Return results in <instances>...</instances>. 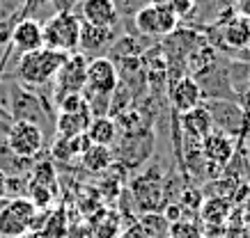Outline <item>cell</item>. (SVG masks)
<instances>
[{
  "instance_id": "37",
  "label": "cell",
  "mask_w": 250,
  "mask_h": 238,
  "mask_svg": "<svg viewBox=\"0 0 250 238\" xmlns=\"http://www.w3.org/2000/svg\"><path fill=\"white\" fill-rule=\"evenodd\" d=\"M248 122H250V115H248Z\"/></svg>"
},
{
  "instance_id": "22",
  "label": "cell",
  "mask_w": 250,
  "mask_h": 238,
  "mask_svg": "<svg viewBox=\"0 0 250 238\" xmlns=\"http://www.w3.org/2000/svg\"><path fill=\"white\" fill-rule=\"evenodd\" d=\"M147 48L145 44L140 41V37H131V35H124V37H117L113 41V46L108 48V55L110 60L117 64V62H124V60H133V57H140Z\"/></svg>"
},
{
  "instance_id": "14",
  "label": "cell",
  "mask_w": 250,
  "mask_h": 238,
  "mask_svg": "<svg viewBox=\"0 0 250 238\" xmlns=\"http://www.w3.org/2000/svg\"><path fill=\"white\" fill-rule=\"evenodd\" d=\"M115 39H117V35H115L113 28H99V25L83 23L81 25V39H78V53H83L85 57L87 55L101 57L99 53L108 51Z\"/></svg>"
},
{
  "instance_id": "11",
  "label": "cell",
  "mask_w": 250,
  "mask_h": 238,
  "mask_svg": "<svg viewBox=\"0 0 250 238\" xmlns=\"http://www.w3.org/2000/svg\"><path fill=\"white\" fill-rule=\"evenodd\" d=\"M120 85V71L110 57H92L87 62V83L83 92L99 94V96H113V92Z\"/></svg>"
},
{
  "instance_id": "31",
  "label": "cell",
  "mask_w": 250,
  "mask_h": 238,
  "mask_svg": "<svg viewBox=\"0 0 250 238\" xmlns=\"http://www.w3.org/2000/svg\"><path fill=\"white\" fill-rule=\"evenodd\" d=\"M5 185H7V174L0 169V200H5Z\"/></svg>"
},
{
  "instance_id": "5",
  "label": "cell",
  "mask_w": 250,
  "mask_h": 238,
  "mask_svg": "<svg viewBox=\"0 0 250 238\" xmlns=\"http://www.w3.org/2000/svg\"><path fill=\"white\" fill-rule=\"evenodd\" d=\"M37 218V208L32 206L28 197L5 200L0 206V236L2 238H21L32 229Z\"/></svg>"
},
{
  "instance_id": "3",
  "label": "cell",
  "mask_w": 250,
  "mask_h": 238,
  "mask_svg": "<svg viewBox=\"0 0 250 238\" xmlns=\"http://www.w3.org/2000/svg\"><path fill=\"white\" fill-rule=\"evenodd\" d=\"M42 25H44V48H51V51H58L64 55L78 53V39H81L83 21L74 12L53 14Z\"/></svg>"
},
{
  "instance_id": "26",
  "label": "cell",
  "mask_w": 250,
  "mask_h": 238,
  "mask_svg": "<svg viewBox=\"0 0 250 238\" xmlns=\"http://www.w3.org/2000/svg\"><path fill=\"white\" fill-rule=\"evenodd\" d=\"M55 106L60 112H81V110H87V99L85 94H64L55 101Z\"/></svg>"
},
{
  "instance_id": "17",
  "label": "cell",
  "mask_w": 250,
  "mask_h": 238,
  "mask_svg": "<svg viewBox=\"0 0 250 238\" xmlns=\"http://www.w3.org/2000/svg\"><path fill=\"white\" fill-rule=\"evenodd\" d=\"M179 124H182L184 138L200 140V142L213 131L211 115H209V110H207L205 103H200L197 108H193V110H188V112L179 115Z\"/></svg>"
},
{
  "instance_id": "1",
  "label": "cell",
  "mask_w": 250,
  "mask_h": 238,
  "mask_svg": "<svg viewBox=\"0 0 250 238\" xmlns=\"http://www.w3.org/2000/svg\"><path fill=\"white\" fill-rule=\"evenodd\" d=\"M67 57L69 55L51 51V48L23 53L19 55V62H16V78L25 87H44V85L53 83L55 73L60 71Z\"/></svg>"
},
{
  "instance_id": "23",
  "label": "cell",
  "mask_w": 250,
  "mask_h": 238,
  "mask_svg": "<svg viewBox=\"0 0 250 238\" xmlns=\"http://www.w3.org/2000/svg\"><path fill=\"white\" fill-rule=\"evenodd\" d=\"M30 183H39V185H46V188H58V172H55V165L53 161H39V163H32V169H30V177H28Z\"/></svg>"
},
{
  "instance_id": "25",
  "label": "cell",
  "mask_w": 250,
  "mask_h": 238,
  "mask_svg": "<svg viewBox=\"0 0 250 238\" xmlns=\"http://www.w3.org/2000/svg\"><path fill=\"white\" fill-rule=\"evenodd\" d=\"M28 200L32 201V206L37 211H44L53 204L55 200V190L53 188H46V185H39V183H30L28 181Z\"/></svg>"
},
{
  "instance_id": "21",
  "label": "cell",
  "mask_w": 250,
  "mask_h": 238,
  "mask_svg": "<svg viewBox=\"0 0 250 238\" xmlns=\"http://www.w3.org/2000/svg\"><path fill=\"white\" fill-rule=\"evenodd\" d=\"M113 163H115V158H113V149H110V146L90 145L83 154H81V165H83V169L92 172V174H104V172H108Z\"/></svg>"
},
{
  "instance_id": "6",
  "label": "cell",
  "mask_w": 250,
  "mask_h": 238,
  "mask_svg": "<svg viewBox=\"0 0 250 238\" xmlns=\"http://www.w3.org/2000/svg\"><path fill=\"white\" fill-rule=\"evenodd\" d=\"M211 115L213 128L220 133H228L229 138H243L248 128V115L239 101L232 99H207L202 101Z\"/></svg>"
},
{
  "instance_id": "7",
  "label": "cell",
  "mask_w": 250,
  "mask_h": 238,
  "mask_svg": "<svg viewBox=\"0 0 250 238\" xmlns=\"http://www.w3.org/2000/svg\"><path fill=\"white\" fill-rule=\"evenodd\" d=\"M133 23L136 30L143 37H152V39H166L167 35H172L179 25V16L174 14L172 9L167 7H156L152 2H147L136 12L133 16Z\"/></svg>"
},
{
  "instance_id": "16",
  "label": "cell",
  "mask_w": 250,
  "mask_h": 238,
  "mask_svg": "<svg viewBox=\"0 0 250 238\" xmlns=\"http://www.w3.org/2000/svg\"><path fill=\"white\" fill-rule=\"evenodd\" d=\"M234 138H229L228 133H220L213 128L205 140H202V156L207 163H216V165H228L234 156Z\"/></svg>"
},
{
  "instance_id": "2",
  "label": "cell",
  "mask_w": 250,
  "mask_h": 238,
  "mask_svg": "<svg viewBox=\"0 0 250 238\" xmlns=\"http://www.w3.org/2000/svg\"><path fill=\"white\" fill-rule=\"evenodd\" d=\"M156 146V133L154 128H138V131H124L117 135L113 149V158L124 169H138L152 158Z\"/></svg>"
},
{
  "instance_id": "27",
  "label": "cell",
  "mask_w": 250,
  "mask_h": 238,
  "mask_svg": "<svg viewBox=\"0 0 250 238\" xmlns=\"http://www.w3.org/2000/svg\"><path fill=\"white\" fill-rule=\"evenodd\" d=\"M167 238H202V231L195 222L190 220H179V222H172L170 229H167Z\"/></svg>"
},
{
  "instance_id": "32",
  "label": "cell",
  "mask_w": 250,
  "mask_h": 238,
  "mask_svg": "<svg viewBox=\"0 0 250 238\" xmlns=\"http://www.w3.org/2000/svg\"><path fill=\"white\" fill-rule=\"evenodd\" d=\"M152 5H156V7H167V9H172V7H174V0H152Z\"/></svg>"
},
{
  "instance_id": "35",
  "label": "cell",
  "mask_w": 250,
  "mask_h": 238,
  "mask_svg": "<svg viewBox=\"0 0 250 238\" xmlns=\"http://www.w3.org/2000/svg\"><path fill=\"white\" fill-rule=\"evenodd\" d=\"M248 165H250V151H248Z\"/></svg>"
},
{
  "instance_id": "19",
  "label": "cell",
  "mask_w": 250,
  "mask_h": 238,
  "mask_svg": "<svg viewBox=\"0 0 250 238\" xmlns=\"http://www.w3.org/2000/svg\"><path fill=\"white\" fill-rule=\"evenodd\" d=\"M90 122H92L90 108L81 110V112H58V117H55V133L60 138H78V135L87 133Z\"/></svg>"
},
{
  "instance_id": "33",
  "label": "cell",
  "mask_w": 250,
  "mask_h": 238,
  "mask_svg": "<svg viewBox=\"0 0 250 238\" xmlns=\"http://www.w3.org/2000/svg\"><path fill=\"white\" fill-rule=\"evenodd\" d=\"M243 213H246V218H248V222H250V200L246 201V208H243Z\"/></svg>"
},
{
  "instance_id": "28",
  "label": "cell",
  "mask_w": 250,
  "mask_h": 238,
  "mask_svg": "<svg viewBox=\"0 0 250 238\" xmlns=\"http://www.w3.org/2000/svg\"><path fill=\"white\" fill-rule=\"evenodd\" d=\"M28 197V177H7L5 185V200Z\"/></svg>"
},
{
  "instance_id": "8",
  "label": "cell",
  "mask_w": 250,
  "mask_h": 238,
  "mask_svg": "<svg viewBox=\"0 0 250 238\" xmlns=\"http://www.w3.org/2000/svg\"><path fill=\"white\" fill-rule=\"evenodd\" d=\"M5 146L21 158H37L44 151V128L30 122H14L5 133Z\"/></svg>"
},
{
  "instance_id": "24",
  "label": "cell",
  "mask_w": 250,
  "mask_h": 238,
  "mask_svg": "<svg viewBox=\"0 0 250 238\" xmlns=\"http://www.w3.org/2000/svg\"><path fill=\"white\" fill-rule=\"evenodd\" d=\"M229 200L228 197H213V200L205 201L202 206V218L207 222H225V218L229 215Z\"/></svg>"
},
{
  "instance_id": "9",
  "label": "cell",
  "mask_w": 250,
  "mask_h": 238,
  "mask_svg": "<svg viewBox=\"0 0 250 238\" xmlns=\"http://www.w3.org/2000/svg\"><path fill=\"white\" fill-rule=\"evenodd\" d=\"M9 115L14 122H30V124H37L42 128V124L46 122V110L42 106V96L39 92H32V87H25V85H12L9 87Z\"/></svg>"
},
{
  "instance_id": "18",
  "label": "cell",
  "mask_w": 250,
  "mask_h": 238,
  "mask_svg": "<svg viewBox=\"0 0 250 238\" xmlns=\"http://www.w3.org/2000/svg\"><path fill=\"white\" fill-rule=\"evenodd\" d=\"M220 44L229 51H246L250 46V21L236 14L220 30Z\"/></svg>"
},
{
  "instance_id": "4",
  "label": "cell",
  "mask_w": 250,
  "mask_h": 238,
  "mask_svg": "<svg viewBox=\"0 0 250 238\" xmlns=\"http://www.w3.org/2000/svg\"><path fill=\"white\" fill-rule=\"evenodd\" d=\"M163 183H166V177L161 174V169L156 165L147 167L143 174H138L131 181V200L136 201L138 211H143V213H163V208L167 206Z\"/></svg>"
},
{
  "instance_id": "36",
  "label": "cell",
  "mask_w": 250,
  "mask_h": 238,
  "mask_svg": "<svg viewBox=\"0 0 250 238\" xmlns=\"http://www.w3.org/2000/svg\"><path fill=\"white\" fill-rule=\"evenodd\" d=\"M246 51H250V46H248V48H246ZM248 57H250V55H248Z\"/></svg>"
},
{
  "instance_id": "29",
  "label": "cell",
  "mask_w": 250,
  "mask_h": 238,
  "mask_svg": "<svg viewBox=\"0 0 250 238\" xmlns=\"http://www.w3.org/2000/svg\"><path fill=\"white\" fill-rule=\"evenodd\" d=\"M12 28H14V23L12 21H0V48L2 46H9V37H12Z\"/></svg>"
},
{
  "instance_id": "13",
  "label": "cell",
  "mask_w": 250,
  "mask_h": 238,
  "mask_svg": "<svg viewBox=\"0 0 250 238\" xmlns=\"http://www.w3.org/2000/svg\"><path fill=\"white\" fill-rule=\"evenodd\" d=\"M81 21L99 28H115L120 23V9L113 0H83L81 2Z\"/></svg>"
},
{
  "instance_id": "15",
  "label": "cell",
  "mask_w": 250,
  "mask_h": 238,
  "mask_svg": "<svg viewBox=\"0 0 250 238\" xmlns=\"http://www.w3.org/2000/svg\"><path fill=\"white\" fill-rule=\"evenodd\" d=\"M170 103H172L174 112L177 115H184V112H188L193 108H197L202 103V90H200V85H197L195 78L190 76H184L179 78L177 83L170 87Z\"/></svg>"
},
{
  "instance_id": "12",
  "label": "cell",
  "mask_w": 250,
  "mask_h": 238,
  "mask_svg": "<svg viewBox=\"0 0 250 238\" xmlns=\"http://www.w3.org/2000/svg\"><path fill=\"white\" fill-rule=\"evenodd\" d=\"M9 48L16 51L19 55L44 48V25L32 16H21V21H16L12 28Z\"/></svg>"
},
{
  "instance_id": "10",
  "label": "cell",
  "mask_w": 250,
  "mask_h": 238,
  "mask_svg": "<svg viewBox=\"0 0 250 238\" xmlns=\"http://www.w3.org/2000/svg\"><path fill=\"white\" fill-rule=\"evenodd\" d=\"M87 62L90 57H85L83 53H71L60 67V71L55 73L53 85H55V101L64 96V94H81L87 83Z\"/></svg>"
},
{
  "instance_id": "34",
  "label": "cell",
  "mask_w": 250,
  "mask_h": 238,
  "mask_svg": "<svg viewBox=\"0 0 250 238\" xmlns=\"http://www.w3.org/2000/svg\"><path fill=\"white\" fill-rule=\"evenodd\" d=\"M229 2H232V5H234V2H239V0H229Z\"/></svg>"
},
{
  "instance_id": "20",
  "label": "cell",
  "mask_w": 250,
  "mask_h": 238,
  "mask_svg": "<svg viewBox=\"0 0 250 238\" xmlns=\"http://www.w3.org/2000/svg\"><path fill=\"white\" fill-rule=\"evenodd\" d=\"M87 140L92 145H101V146H113L117 135H120V128L115 124L113 117H92L90 128H87Z\"/></svg>"
},
{
  "instance_id": "30",
  "label": "cell",
  "mask_w": 250,
  "mask_h": 238,
  "mask_svg": "<svg viewBox=\"0 0 250 238\" xmlns=\"http://www.w3.org/2000/svg\"><path fill=\"white\" fill-rule=\"evenodd\" d=\"M234 9L239 16H243V18L250 21V0H239V2H234Z\"/></svg>"
}]
</instances>
